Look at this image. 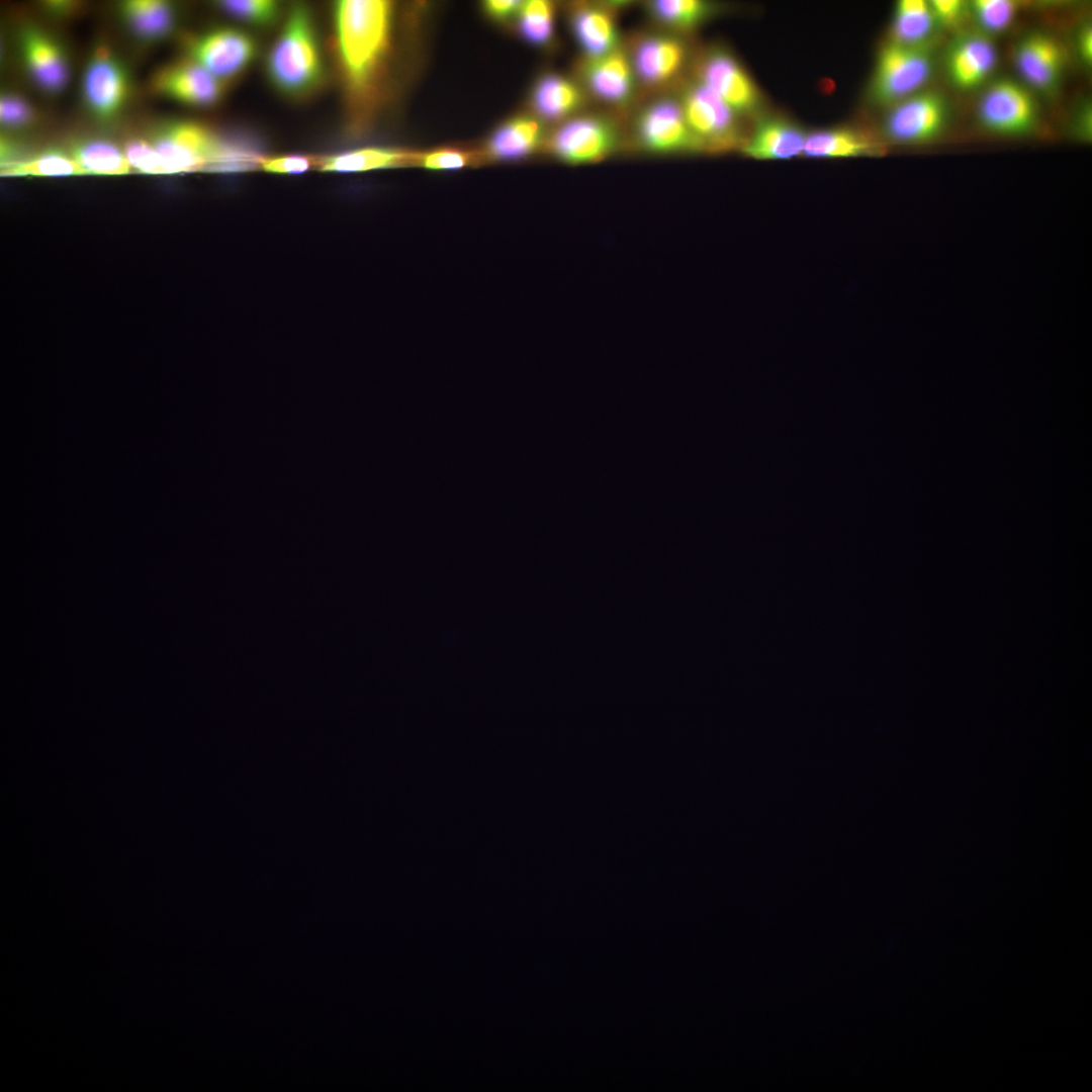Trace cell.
Masks as SVG:
<instances>
[{"mask_svg": "<svg viewBox=\"0 0 1092 1092\" xmlns=\"http://www.w3.org/2000/svg\"><path fill=\"white\" fill-rule=\"evenodd\" d=\"M393 6L381 0H343L333 6L332 48L348 129L360 133L381 104L391 52Z\"/></svg>", "mask_w": 1092, "mask_h": 1092, "instance_id": "cell-1", "label": "cell"}, {"mask_svg": "<svg viewBox=\"0 0 1092 1092\" xmlns=\"http://www.w3.org/2000/svg\"><path fill=\"white\" fill-rule=\"evenodd\" d=\"M265 72L272 87L289 100L310 99L325 87L327 72L320 37L306 5L290 7L267 53Z\"/></svg>", "mask_w": 1092, "mask_h": 1092, "instance_id": "cell-2", "label": "cell"}, {"mask_svg": "<svg viewBox=\"0 0 1092 1092\" xmlns=\"http://www.w3.org/2000/svg\"><path fill=\"white\" fill-rule=\"evenodd\" d=\"M931 53L927 43L905 46L889 39L877 56L869 87L870 100L889 108L921 91L932 74Z\"/></svg>", "mask_w": 1092, "mask_h": 1092, "instance_id": "cell-3", "label": "cell"}, {"mask_svg": "<svg viewBox=\"0 0 1092 1092\" xmlns=\"http://www.w3.org/2000/svg\"><path fill=\"white\" fill-rule=\"evenodd\" d=\"M677 99L690 129L705 151L723 152L741 147L744 138L739 116L706 85L694 80Z\"/></svg>", "mask_w": 1092, "mask_h": 1092, "instance_id": "cell-4", "label": "cell"}, {"mask_svg": "<svg viewBox=\"0 0 1092 1092\" xmlns=\"http://www.w3.org/2000/svg\"><path fill=\"white\" fill-rule=\"evenodd\" d=\"M184 49L187 58L228 85L248 70L258 53L253 35L231 26L189 35Z\"/></svg>", "mask_w": 1092, "mask_h": 1092, "instance_id": "cell-5", "label": "cell"}, {"mask_svg": "<svg viewBox=\"0 0 1092 1092\" xmlns=\"http://www.w3.org/2000/svg\"><path fill=\"white\" fill-rule=\"evenodd\" d=\"M634 133L640 148L652 154L705 151L690 129L677 98L662 97L646 104L635 119Z\"/></svg>", "mask_w": 1092, "mask_h": 1092, "instance_id": "cell-6", "label": "cell"}, {"mask_svg": "<svg viewBox=\"0 0 1092 1092\" xmlns=\"http://www.w3.org/2000/svg\"><path fill=\"white\" fill-rule=\"evenodd\" d=\"M696 80L714 91L739 117L760 112L762 96L757 85L726 49L713 47L701 56Z\"/></svg>", "mask_w": 1092, "mask_h": 1092, "instance_id": "cell-7", "label": "cell"}, {"mask_svg": "<svg viewBox=\"0 0 1092 1092\" xmlns=\"http://www.w3.org/2000/svg\"><path fill=\"white\" fill-rule=\"evenodd\" d=\"M622 142L614 120L585 114L569 118L560 125L549 141L550 151L570 165L598 163L613 155Z\"/></svg>", "mask_w": 1092, "mask_h": 1092, "instance_id": "cell-8", "label": "cell"}, {"mask_svg": "<svg viewBox=\"0 0 1092 1092\" xmlns=\"http://www.w3.org/2000/svg\"><path fill=\"white\" fill-rule=\"evenodd\" d=\"M222 143L223 138L206 125L188 120L167 124L152 142L167 174L210 171Z\"/></svg>", "mask_w": 1092, "mask_h": 1092, "instance_id": "cell-9", "label": "cell"}, {"mask_svg": "<svg viewBox=\"0 0 1092 1092\" xmlns=\"http://www.w3.org/2000/svg\"><path fill=\"white\" fill-rule=\"evenodd\" d=\"M977 114L986 129L1005 135L1027 133L1038 119L1037 105L1029 90L1011 79L998 80L985 90Z\"/></svg>", "mask_w": 1092, "mask_h": 1092, "instance_id": "cell-10", "label": "cell"}, {"mask_svg": "<svg viewBox=\"0 0 1092 1092\" xmlns=\"http://www.w3.org/2000/svg\"><path fill=\"white\" fill-rule=\"evenodd\" d=\"M948 119L945 99L934 91H919L889 107L883 132L891 141L918 144L944 129Z\"/></svg>", "mask_w": 1092, "mask_h": 1092, "instance_id": "cell-11", "label": "cell"}, {"mask_svg": "<svg viewBox=\"0 0 1092 1092\" xmlns=\"http://www.w3.org/2000/svg\"><path fill=\"white\" fill-rule=\"evenodd\" d=\"M637 82L657 88L670 84L686 67L688 46L678 34L640 35L628 52Z\"/></svg>", "mask_w": 1092, "mask_h": 1092, "instance_id": "cell-12", "label": "cell"}, {"mask_svg": "<svg viewBox=\"0 0 1092 1092\" xmlns=\"http://www.w3.org/2000/svg\"><path fill=\"white\" fill-rule=\"evenodd\" d=\"M226 85L187 57L160 68L151 79L154 92L202 108L216 105Z\"/></svg>", "mask_w": 1092, "mask_h": 1092, "instance_id": "cell-13", "label": "cell"}, {"mask_svg": "<svg viewBox=\"0 0 1092 1092\" xmlns=\"http://www.w3.org/2000/svg\"><path fill=\"white\" fill-rule=\"evenodd\" d=\"M128 81L122 65L104 48L96 51L83 77V95L92 114L109 120L125 104Z\"/></svg>", "mask_w": 1092, "mask_h": 1092, "instance_id": "cell-14", "label": "cell"}, {"mask_svg": "<svg viewBox=\"0 0 1092 1092\" xmlns=\"http://www.w3.org/2000/svg\"><path fill=\"white\" fill-rule=\"evenodd\" d=\"M580 74L584 90L607 105L624 107L635 95L633 66L628 52L620 47L605 56L584 59Z\"/></svg>", "mask_w": 1092, "mask_h": 1092, "instance_id": "cell-15", "label": "cell"}, {"mask_svg": "<svg viewBox=\"0 0 1092 1092\" xmlns=\"http://www.w3.org/2000/svg\"><path fill=\"white\" fill-rule=\"evenodd\" d=\"M1013 55L1016 70L1029 87L1050 93L1059 85L1065 53L1054 36L1041 31L1030 32L1016 43Z\"/></svg>", "mask_w": 1092, "mask_h": 1092, "instance_id": "cell-16", "label": "cell"}, {"mask_svg": "<svg viewBox=\"0 0 1092 1092\" xmlns=\"http://www.w3.org/2000/svg\"><path fill=\"white\" fill-rule=\"evenodd\" d=\"M997 63V50L991 39L982 33L970 32L960 35L949 46L945 68L950 83L960 90H972L980 86L992 73Z\"/></svg>", "mask_w": 1092, "mask_h": 1092, "instance_id": "cell-17", "label": "cell"}, {"mask_svg": "<svg viewBox=\"0 0 1092 1092\" xmlns=\"http://www.w3.org/2000/svg\"><path fill=\"white\" fill-rule=\"evenodd\" d=\"M570 25L584 59L605 56L619 47L615 4H576L570 11Z\"/></svg>", "mask_w": 1092, "mask_h": 1092, "instance_id": "cell-18", "label": "cell"}, {"mask_svg": "<svg viewBox=\"0 0 1092 1092\" xmlns=\"http://www.w3.org/2000/svg\"><path fill=\"white\" fill-rule=\"evenodd\" d=\"M806 134L785 117L761 116L740 150L756 160H788L803 155Z\"/></svg>", "mask_w": 1092, "mask_h": 1092, "instance_id": "cell-19", "label": "cell"}, {"mask_svg": "<svg viewBox=\"0 0 1092 1092\" xmlns=\"http://www.w3.org/2000/svg\"><path fill=\"white\" fill-rule=\"evenodd\" d=\"M23 60L30 76L44 91L56 93L68 82V64L61 47L44 31L27 27L20 37Z\"/></svg>", "mask_w": 1092, "mask_h": 1092, "instance_id": "cell-20", "label": "cell"}, {"mask_svg": "<svg viewBox=\"0 0 1092 1092\" xmlns=\"http://www.w3.org/2000/svg\"><path fill=\"white\" fill-rule=\"evenodd\" d=\"M534 110L543 118L568 117L585 103V90L558 74L542 76L534 85L531 97Z\"/></svg>", "mask_w": 1092, "mask_h": 1092, "instance_id": "cell-21", "label": "cell"}, {"mask_svg": "<svg viewBox=\"0 0 1092 1092\" xmlns=\"http://www.w3.org/2000/svg\"><path fill=\"white\" fill-rule=\"evenodd\" d=\"M418 155L397 149L364 148L315 158V165L324 172H364L417 164Z\"/></svg>", "mask_w": 1092, "mask_h": 1092, "instance_id": "cell-22", "label": "cell"}, {"mask_svg": "<svg viewBox=\"0 0 1092 1092\" xmlns=\"http://www.w3.org/2000/svg\"><path fill=\"white\" fill-rule=\"evenodd\" d=\"M864 134L848 127L818 129L806 134L803 155L810 158H855L877 152Z\"/></svg>", "mask_w": 1092, "mask_h": 1092, "instance_id": "cell-23", "label": "cell"}, {"mask_svg": "<svg viewBox=\"0 0 1092 1092\" xmlns=\"http://www.w3.org/2000/svg\"><path fill=\"white\" fill-rule=\"evenodd\" d=\"M649 16L668 32H690L718 11L715 4L702 0H654L646 3Z\"/></svg>", "mask_w": 1092, "mask_h": 1092, "instance_id": "cell-24", "label": "cell"}, {"mask_svg": "<svg viewBox=\"0 0 1092 1092\" xmlns=\"http://www.w3.org/2000/svg\"><path fill=\"white\" fill-rule=\"evenodd\" d=\"M540 122L529 116H519L503 124L491 136L488 152L493 158L517 160L534 152L541 143Z\"/></svg>", "mask_w": 1092, "mask_h": 1092, "instance_id": "cell-25", "label": "cell"}, {"mask_svg": "<svg viewBox=\"0 0 1092 1092\" xmlns=\"http://www.w3.org/2000/svg\"><path fill=\"white\" fill-rule=\"evenodd\" d=\"M935 23L929 2L900 0L894 8L890 40L905 46L925 44Z\"/></svg>", "mask_w": 1092, "mask_h": 1092, "instance_id": "cell-26", "label": "cell"}, {"mask_svg": "<svg viewBox=\"0 0 1092 1092\" xmlns=\"http://www.w3.org/2000/svg\"><path fill=\"white\" fill-rule=\"evenodd\" d=\"M121 13L132 31L143 39L166 36L174 27L173 7L160 0H131L121 5Z\"/></svg>", "mask_w": 1092, "mask_h": 1092, "instance_id": "cell-27", "label": "cell"}, {"mask_svg": "<svg viewBox=\"0 0 1092 1092\" xmlns=\"http://www.w3.org/2000/svg\"><path fill=\"white\" fill-rule=\"evenodd\" d=\"M71 157L85 173L118 175L130 170L124 153L105 141H88L75 146Z\"/></svg>", "mask_w": 1092, "mask_h": 1092, "instance_id": "cell-28", "label": "cell"}, {"mask_svg": "<svg viewBox=\"0 0 1092 1092\" xmlns=\"http://www.w3.org/2000/svg\"><path fill=\"white\" fill-rule=\"evenodd\" d=\"M518 30L531 44L548 43L554 30L553 4L544 0L523 2L518 12Z\"/></svg>", "mask_w": 1092, "mask_h": 1092, "instance_id": "cell-29", "label": "cell"}, {"mask_svg": "<svg viewBox=\"0 0 1092 1092\" xmlns=\"http://www.w3.org/2000/svg\"><path fill=\"white\" fill-rule=\"evenodd\" d=\"M10 175L66 176L84 174L83 169L71 157L60 153H46L27 161L9 164L4 170Z\"/></svg>", "mask_w": 1092, "mask_h": 1092, "instance_id": "cell-30", "label": "cell"}, {"mask_svg": "<svg viewBox=\"0 0 1092 1092\" xmlns=\"http://www.w3.org/2000/svg\"><path fill=\"white\" fill-rule=\"evenodd\" d=\"M230 16L256 27H270L281 14L278 2L267 0H226L217 4Z\"/></svg>", "mask_w": 1092, "mask_h": 1092, "instance_id": "cell-31", "label": "cell"}, {"mask_svg": "<svg viewBox=\"0 0 1092 1092\" xmlns=\"http://www.w3.org/2000/svg\"><path fill=\"white\" fill-rule=\"evenodd\" d=\"M971 11L981 28L998 33L1010 26L1017 5L1009 0H975L971 3Z\"/></svg>", "mask_w": 1092, "mask_h": 1092, "instance_id": "cell-32", "label": "cell"}, {"mask_svg": "<svg viewBox=\"0 0 1092 1092\" xmlns=\"http://www.w3.org/2000/svg\"><path fill=\"white\" fill-rule=\"evenodd\" d=\"M123 153L131 167L148 174H167L161 156L152 143L143 140L128 142Z\"/></svg>", "mask_w": 1092, "mask_h": 1092, "instance_id": "cell-33", "label": "cell"}, {"mask_svg": "<svg viewBox=\"0 0 1092 1092\" xmlns=\"http://www.w3.org/2000/svg\"><path fill=\"white\" fill-rule=\"evenodd\" d=\"M477 156L459 149H439L418 155L417 164L432 170L459 169L470 164Z\"/></svg>", "mask_w": 1092, "mask_h": 1092, "instance_id": "cell-34", "label": "cell"}, {"mask_svg": "<svg viewBox=\"0 0 1092 1092\" xmlns=\"http://www.w3.org/2000/svg\"><path fill=\"white\" fill-rule=\"evenodd\" d=\"M32 110L28 103L17 95H4L0 101V119L8 126L20 127L32 120Z\"/></svg>", "mask_w": 1092, "mask_h": 1092, "instance_id": "cell-35", "label": "cell"}, {"mask_svg": "<svg viewBox=\"0 0 1092 1092\" xmlns=\"http://www.w3.org/2000/svg\"><path fill=\"white\" fill-rule=\"evenodd\" d=\"M315 165V158L304 155H287L279 157H264L260 168L266 172L277 174H300Z\"/></svg>", "mask_w": 1092, "mask_h": 1092, "instance_id": "cell-36", "label": "cell"}, {"mask_svg": "<svg viewBox=\"0 0 1092 1092\" xmlns=\"http://www.w3.org/2000/svg\"><path fill=\"white\" fill-rule=\"evenodd\" d=\"M929 4L936 22L946 26L957 24L966 8L960 0H932Z\"/></svg>", "mask_w": 1092, "mask_h": 1092, "instance_id": "cell-37", "label": "cell"}, {"mask_svg": "<svg viewBox=\"0 0 1092 1092\" xmlns=\"http://www.w3.org/2000/svg\"><path fill=\"white\" fill-rule=\"evenodd\" d=\"M522 3L515 0H490L484 2L483 8L493 19L506 20L518 14Z\"/></svg>", "mask_w": 1092, "mask_h": 1092, "instance_id": "cell-38", "label": "cell"}, {"mask_svg": "<svg viewBox=\"0 0 1092 1092\" xmlns=\"http://www.w3.org/2000/svg\"><path fill=\"white\" fill-rule=\"evenodd\" d=\"M1076 46L1081 61L1086 65H1090L1092 61V29L1091 25L1085 23L1082 25L1077 33Z\"/></svg>", "mask_w": 1092, "mask_h": 1092, "instance_id": "cell-39", "label": "cell"}]
</instances>
